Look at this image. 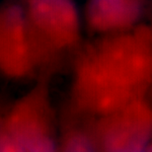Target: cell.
I'll return each instance as SVG.
<instances>
[{
    "mask_svg": "<svg viewBox=\"0 0 152 152\" xmlns=\"http://www.w3.org/2000/svg\"><path fill=\"white\" fill-rule=\"evenodd\" d=\"M152 82V32L147 27L108 35L76 56L70 103L79 115L106 117L143 99Z\"/></svg>",
    "mask_w": 152,
    "mask_h": 152,
    "instance_id": "1",
    "label": "cell"
},
{
    "mask_svg": "<svg viewBox=\"0 0 152 152\" xmlns=\"http://www.w3.org/2000/svg\"><path fill=\"white\" fill-rule=\"evenodd\" d=\"M22 7L39 59L48 73L63 53L79 47L81 26L74 0H23ZM50 74V73H48Z\"/></svg>",
    "mask_w": 152,
    "mask_h": 152,
    "instance_id": "2",
    "label": "cell"
},
{
    "mask_svg": "<svg viewBox=\"0 0 152 152\" xmlns=\"http://www.w3.org/2000/svg\"><path fill=\"white\" fill-rule=\"evenodd\" d=\"M48 73L6 110L2 130L25 152H56L58 139L48 85Z\"/></svg>",
    "mask_w": 152,
    "mask_h": 152,
    "instance_id": "3",
    "label": "cell"
},
{
    "mask_svg": "<svg viewBox=\"0 0 152 152\" xmlns=\"http://www.w3.org/2000/svg\"><path fill=\"white\" fill-rule=\"evenodd\" d=\"M88 130L96 152H144L152 133V110L139 99L97 118Z\"/></svg>",
    "mask_w": 152,
    "mask_h": 152,
    "instance_id": "4",
    "label": "cell"
},
{
    "mask_svg": "<svg viewBox=\"0 0 152 152\" xmlns=\"http://www.w3.org/2000/svg\"><path fill=\"white\" fill-rule=\"evenodd\" d=\"M39 71L22 4L0 6V74L10 80H23Z\"/></svg>",
    "mask_w": 152,
    "mask_h": 152,
    "instance_id": "5",
    "label": "cell"
},
{
    "mask_svg": "<svg viewBox=\"0 0 152 152\" xmlns=\"http://www.w3.org/2000/svg\"><path fill=\"white\" fill-rule=\"evenodd\" d=\"M141 9V0H87L85 21L96 34H120L133 29Z\"/></svg>",
    "mask_w": 152,
    "mask_h": 152,
    "instance_id": "6",
    "label": "cell"
},
{
    "mask_svg": "<svg viewBox=\"0 0 152 152\" xmlns=\"http://www.w3.org/2000/svg\"><path fill=\"white\" fill-rule=\"evenodd\" d=\"M56 152H96L88 129L70 126L63 132Z\"/></svg>",
    "mask_w": 152,
    "mask_h": 152,
    "instance_id": "7",
    "label": "cell"
},
{
    "mask_svg": "<svg viewBox=\"0 0 152 152\" xmlns=\"http://www.w3.org/2000/svg\"><path fill=\"white\" fill-rule=\"evenodd\" d=\"M0 152H25L22 147L7 135L1 129L0 132Z\"/></svg>",
    "mask_w": 152,
    "mask_h": 152,
    "instance_id": "8",
    "label": "cell"
},
{
    "mask_svg": "<svg viewBox=\"0 0 152 152\" xmlns=\"http://www.w3.org/2000/svg\"><path fill=\"white\" fill-rule=\"evenodd\" d=\"M8 107L3 105V103L0 101V132H1L2 126H3V121H4V117H5V113L6 110H7Z\"/></svg>",
    "mask_w": 152,
    "mask_h": 152,
    "instance_id": "9",
    "label": "cell"
},
{
    "mask_svg": "<svg viewBox=\"0 0 152 152\" xmlns=\"http://www.w3.org/2000/svg\"><path fill=\"white\" fill-rule=\"evenodd\" d=\"M144 152H152V143L150 145H148L146 147V149L144 150Z\"/></svg>",
    "mask_w": 152,
    "mask_h": 152,
    "instance_id": "10",
    "label": "cell"
}]
</instances>
